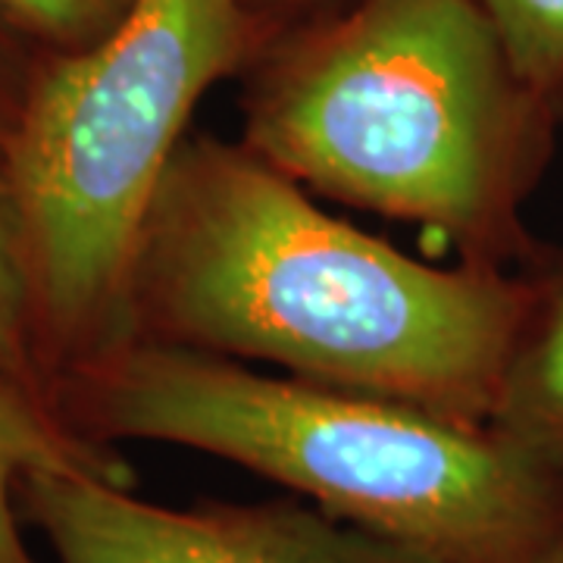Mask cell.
<instances>
[{
  "mask_svg": "<svg viewBox=\"0 0 563 563\" xmlns=\"http://www.w3.org/2000/svg\"><path fill=\"white\" fill-rule=\"evenodd\" d=\"M20 514L57 563H435L320 507L179 510L95 476L32 473L20 483Z\"/></svg>",
  "mask_w": 563,
  "mask_h": 563,
  "instance_id": "cell-5",
  "label": "cell"
},
{
  "mask_svg": "<svg viewBox=\"0 0 563 563\" xmlns=\"http://www.w3.org/2000/svg\"><path fill=\"white\" fill-rule=\"evenodd\" d=\"M63 417L91 442L181 444L307 495L435 563H532L563 517V470L492 422L266 376L154 339L69 369Z\"/></svg>",
  "mask_w": 563,
  "mask_h": 563,
  "instance_id": "cell-2",
  "label": "cell"
},
{
  "mask_svg": "<svg viewBox=\"0 0 563 563\" xmlns=\"http://www.w3.org/2000/svg\"><path fill=\"white\" fill-rule=\"evenodd\" d=\"M0 366H7L10 373H16L20 379L35 385L41 391L54 395L47 388V373H44L38 354L16 222L10 213L3 185H0Z\"/></svg>",
  "mask_w": 563,
  "mask_h": 563,
  "instance_id": "cell-9",
  "label": "cell"
},
{
  "mask_svg": "<svg viewBox=\"0 0 563 563\" xmlns=\"http://www.w3.org/2000/svg\"><path fill=\"white\" fill-rule=\"evenodd\" d=\"M32 473L132 485L129 466L63 417L54 395L0 366V563H41L20 529V483Z\"/></svg>",
  "mask_w": 563,
  "mask_h": 563,
  "instance_id": "cell-6",
  "label": "cell"
},
{
  "mask_svg": "<svg viewBox=\"0 0 563 563\" xmlns=\"http://www.w3.org/2000/svg\"><path fill=\"white\" fill-rule=\"evenodd\" d=\"M492 426L563 470V269L536 285Z\"/></svg>",
  "mask_w": 563,
  "mask_h": 563,
  "instance_id": "cell-7",
  "label": "cell"
},
{
  "mask_svg": "<svg viewBox=\"0 0 563 563\" xmlns=\"http://www.w3.org/2000/svg\"><path fill=\"white\" fill-rule=\"evenodd\" d=\"M536 282L432 266L322 213L244 144L185 139L141 232L132 339L492 422Z\"/></svg>",
  "mask_w": 563,
  "mask_h": 563,
  "instance_id": "cell-1",
  "label": "cell"
},
{
  "mask_svg": "<svg viewBox=\"0 0 563 563\" xmlns=\"http://www.w3.org/2000/svg\"><path fill=\"white\" fill-rule=\"evenodd\" d=\"M523 85L563 120V0H473Z\"/></svg>",
  "mask_w": 563,
  "mask_h": 563,
  "instance_id": "cell-8",
  "label": "cell"
},
{
  "mask_svg": "<svg viewBox=\"0 0 563 563\" xmlns=\"http://www.w3.org/2000/svg\"><path fill=\"white\" fill-rule=\"evenodd\" d=\"M244 35L242 0H129L101 41L29 81L0 185L47 379L132 339V273L151 203Z\"/></svg>",
  "mask_w": 563,
  "mask_h": 563,
  "instance_id": "cell-4",
  "label": "cell"
},
{
  "mask_svg": "<svg viewBox=\"0 0 563 563\" xmlns=\"http://www.w3.org/2000/svg\"><path fill=\"white\" fill-rule=\"evenodd\" d=\"M554 117L473 0H357L263 81L244 147L298 185L504 266Z\"/></svg>",
  "mask_w": 563,
  "mask_h": 563,
  "instance_id": "cell-3",
  "label": "cell"
},
{
  "mask_svg": "<svg viewBox=\"0 0 563 563\" xmlns=\"http://www.w3.org/2000/svg\"><path fill=\"white\" fill-rule=\"evenodd\" d=\"M532 563H563V517L558 529L551 532V539L544 542V548L539 551V558Z\"/></svg>",
  "mask_w": 563,
  "mask_h": 563,
  "instance_id": "cell-12",
  "label": "cell"
},
{
  "mask_svg": "<svg viewBox=\"0 0 563 563\" xmlns=\"http://www.w3.org/2000/svg\"><path fill=\"white\" fill-rule=\"evenodd\" d=\"M25 88H29V85H16L13 76H10V73L3 69V63H0V166H3V151H7L10 132H13V125H16V117H20Z\"/></svg>",
  "mask_w": 563,
  "mask_h": 563,
  "instance_id": "cell-11",
  "label": "cell"
},
{
  "mask_svg": "<svg viewBox=\"0 0 563 563\" xmlns=\"http://www.w3.org/2000/svg\"><path fill=\"white\" fill-rule=\"evenodd\" d=\"M125 7L129 0H0V25L69 54L101 41Z\"/></svg>",
  "mask_w": 563,
  "mask_h": 563,
  "instance_id": "cell-10",
  "label": "cell"
}]
</instances>
